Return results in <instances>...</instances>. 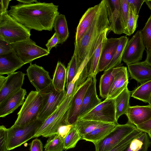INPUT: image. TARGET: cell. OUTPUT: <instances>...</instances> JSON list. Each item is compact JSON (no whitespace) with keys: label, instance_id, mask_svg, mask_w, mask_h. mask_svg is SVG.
<instances>
[{"label":"cell","instance_id":"cell-29","mask_svg":"<svg viewBox=\"0 0 151 151\" xmlns=\"http://www.w3.org/2000/svg\"><path fill=\"white\" fill-rule=\"evenodd\" d=\"M53 27L58 37L59 44H62L66 40L69 35L67 22L64 15L60 14L56 17Z\"/></svg>","mask_w":151,"mask_h":151},{"label":"cell","instance_id":"cell-34","mask_svg":"<svg viewBox=\"0 0 151 151\" xmlns=\"http://www.w3.org/2000/svg\"><path fill=\"white\" fill-rule=\"evenodd\" d=\"M44 151H63L64 138L56 134L49 137L44 146Z\"/></svg>","mask_w":151,"mask_h":151},{"label":"cell","instance_id":"cell-14","mask_svg":"<svg viewBox=\"0 0 151 151\" xmlns=\"http://www.w3.org/2000/svg\"><path fill=\"white\" fill-rule=\"evenodd\" d=\"M66 91L58 92L54 89L46 93L43 106L38 115V119L44 122L58 108L64 99Z\"/></svg>","mask_w":151,"mask_h":151},{"label":"cell","instance_id":"cell-52","mask_svg":"<svg viewBox=\"0 0 151 151\" xmlns=\"http://www.w3.org/2000/svg\"><path fill=\"white\" fill-rule=\"evenodd\" d=\"M149 137L151 139V130L147 133Z\"/></svg>","mask_w":151,"mask_h":151},{"label":"cell","instance_id":"cell-49","mask_svg":"<svg viewBox=\"0 0 151 151\" xmlns=\"http://www.w3.org/2000/svg\"><path fill=\"white\" fill-rule=\"evenodd\" d=\"M147 55L145 60L143 62L151 66V50H146Z\"/></svg>","mask_w":151,"mask_h":151},{"label":"cell","instance_id":"cell-37","mask_svg":"<svg viewBox=\"0 0 151 151\" xmlns=\"http://www.w3.org/2000/svg\"><path fill=\"white\" fill-rule=\"evenodd\" d=\"M79 68L76 55L73 53L66 68V88L74 78L78 72Z\"/></svg>","mask_w":151,"mask_h":151},{"label":"cell","instance_id":"cell-45","mask_svg":"<svg viewBox=\"0 0 151 151\" xmlns=\"http://www.w3.org/2000/svg\"><path fill=\"white\" fill-rule=\"evenodd\" d=\"M72 125L66 124L61 125L58 128L56 134L64 138L70 130Z\"/></svg>","mask_w":151,"mask_h":151},{"label":"cell","instance_id":"cell-23","mask_svg":"<svg viewBox=\"0 0 151 151\" xmlns=\"http://www.w3.org/2000/svg\"><path fill=\"white\" fill-rule=\"evenodd\" d=\"M131 79L141 84L151 80V66L139 61L127 65Z\"/></svg>","mask_w":151,"mask_h":151},{"label":"cell","instance_id":"cell-30","mask_svg":"<svg viewBox=\"0 0 151 151\" xmlns=\"http://www.w3.org/2000/svg\"><path fill=\"white\" fill-rule=\"evenodd\" d=\"M150 144L147 133L143 132L122 151H147Z\"/></svg>","mask_w":151,"mask_h":151},{"label":"cell","instance_id":"cell-35","mask_svg":"<svg viewBox=\"0 0 151 151\" xmlns=\"http://www.w3.org/2000/svg\"><path fill=\"white\" fill-rule=\"evenodd\" d=\"M81 135L74 125H72L69 132L64 138V150H67L75 147L79 140L81 139Z\"/></svg>","mask_w":151,"mask_h":151},{"label":"cell","instance_id":"cell-19","mask_svg":"<svg viewBox=\"0 0 151 151\" xmlns=\"http://www.w3.org/2000/svg\"><path fill=\"white\" fill-rule=\"evenodd\" d=\"M24 64L13 49L9 52L0 55V75L14 73Z\"/></svg>","mask_w":151,"mask_h":151},{"label":"cell","instance_id":"cell-11","mask_svg":"<svg viewBox=\"0 0 151 151\" xmlns=\"http://www.w3.org/2000/svg\"><path fill=\"white\" fill-rule=\"evenodd\" d=\"M145 47L140 30H138L129 40L124 50L122 61L127 65L139 62L142 59Z\"/></svg>","mask_w":151,"mask_h":151},{"label":"cell","instance_id":"cell-2","mask_svg":"<svg viewBox=\"0 0 151 151\" xmlns=\"http://www.w3.org/2000/svg\"><path fill=\"white\" fill-rule=\"evenodd\" d=\"M102 1L97 17L78 43L75 45L74 53L76 55L79 68L81 65L88 64L94 52L100 36L105 29H109L105 0Z\"/></svg>","mask_w":151,"mask_h":151},{"label":"cell","instance_id":"cell-41","mask_svg":"<svg viewBox=\"0 0 151 151\" xmlns=\"http://www.w3.org/2000/svg\"><path fill=\"white\" fill-rule=\"evenodd\" d=\"M7 129L4 125L0 126V151H7Z\"/></svg>","mask_w":151,"mask_h":151},{"label":"cell","instance_id":"cell-43","mask_svg":"<svg viewBox=\"0 0 151 151\" xmlns=\"http://www.w3.org/2000/svg\"><path fill=\"white\" fill-rule=\"evenodd\" d=\"M13 49L11 44L0 38V55L9 52Z\"/></svg>","mask_w":151,"mask_h":151},{"label":"cell","instance_id":"cell-46","mask_svg":"<svg viewBox=\"0 0 151 151\" xmlns=\"http://www.w3.org/2000/svg\"><path fill=\"white\" fill-rule=\"evenodd\" d=\"M29 145L30 151H43V145L39 139L33 140Z\"/></svg>","mask_w":151,"mask_h":151},{"label":"cell","instance_id":"cell-9","mask_svg":"<svg viewBox=\"0 0 151 151\" xmlns=\"http://www.w3.org/2000/svg\"><path fill=\"white\" fill-rule=\"evenodd\" d=\"M11 45L17 56L25 64L50 53L47 49L37 45L31 39Z\"/></svg>","mask_w":151,"mask_h":151},{"label":"cell","instance_id":"cell-8","mask_svg":"<svg viewBox=\"0 0 151 151\" xmlns=\"http://www.w3.org/2000/svg\"><path fill=\"white\" fill-rule=\"evenodd\" d=\"M26 72L29 80L37 91L46 93L54 90L52 80L49 73L42 67L36 64H31Z\"/></svg>","mask_w":151,"mask_h":151},{"label":"cell","instance_id":"cell-17","mask_svg":"<svg viewBox=\"0 0 151 151\" xmlns=\"http://www.w3.org/2000/svg\"><path fill=\"white\" fill-rule=\"evenodd\" d=\"M96 77L88 88L83 97L78 114V119L92 110L102 101L98 97L96 90Z\"/></svg>","mask_w":151,"mask_h":151},{"label":"cell","instance_id":"cell-21","mask_svg":"<svg viewBox=\"0 0 151 151\" xmlns=\"http://www.w3.org/2000/svg\"><path fill=\"white\" fill-rule=\"evenodd\" d=\"M125 114L128 118V122L136 126L151 118V106L149 104L143 106H130Z\"/></svg>","mask_w":151,"mask_h":151},{"label":"cell","instance_id":"cell-50","mask_svg":"<svg viewBox=\"0 0 151 151\" xmlns=\"http://www.w3.org/2000/svg\"><path fill=\"white\" fill-rule=\"evenodd\" d=\"M17 1H18L19 3L26 4H29L38 2L36 0H17Z\"/></svg>","mask_w":151,"mask_h":151},{"label":"cell","instance_id":"cell-22","mask_svg":"<svg viewBox=\"0 0 151 151\" xmlns=\"http://www.w3.org/2000/svg\"><path fill=\"white\" fill-rule=\"evenodd\" d=\"M128 83L127 67L123 66L122 69L115 74L108 96L105 99H114L127 87Z\"/></svg>","mask_w":151,"mask_h":151},{"label":"cell","instance_id":"cell-36","mask_svg":"<svg viewBox=\"0 0 151 151\" xmlns=\"http://www.w3.org/2000/svg\"><path fill=\"white\" fill-rule=\"evenodd\" d=\"M143 132L137 128H135L119 142L107 151H122Z\"/></svg>","mask_w":151,"mask_h":151},{"label":"cell","instance_id":"cell-53","mask_svg":"<svg viewBox=\"0 0 151 151\" xmlns=\"http://www.w3.org/2000/svg\"><path fill=\"white\" fill-rule=\"evenodd\" d=\"M151 106V96L149 99L148 103Z\"/></svg>","mask_w":151,"mask_h":151},{"label":"cell","instance_id":"cell-1","mask_svg":"<svg viewBox=\"0 0 151 151\" xmlns=\"http://www.w3.org/2000/svg\"><path fill=\"white\" fill-rule=\"evenodd\" d=\"M58 7L52 3L38 2L29 4L19 3L10 6L7 12L30 30L51 31L55 19L59 14Z\"/></svg>","mask_w":151,"mask_h":151},{"label":"cell","instance_id":"cell-33","mask_svg":"<svg viewBox=\"0 0 151 151\" xmlns=\"http://www.w3.org/2000/svg\"><path fill=\"white\" fill-rule=\"evenodd\" d=\"M106 123L89 120L78 119L74 125L82 137Z\"/></svg>","mask_w":151,"mask_h":151},{"label":"cell","instance_id":"cell-20","mask_svg":"<svg viewBox=\"0 0 151 151\" xmlns=\"http://www.w3.org/2000/svg\"><path fill=\"white\" fill-rule=\"evenodd\" d=\"M120 41L119 38H107L100 58L98 73L104 70L111 61Z\"/></svg>","mask_w":151,"mask_h":151},{"label":"cell","instance_id":"cell-4","mask_svg":"<svg viewBox=\"0 0 151 151\" xmlns=\"http://www.w3.org/2000/svg\"><path fill=\"white\" fill-rule=\"evenodd\" d=\"M71 102L70 99L65 97L57 109L43 122L33 138L49 137L56 134L61 125L69 124L68 118Z\"/></svg>","mask_w":151,"mask_h":151},{"label":"cell","instance_id":"cell-13","mask_svg":"<svg viewBox=\"0 0 151 151\" xmlns=\"http://www.w3.org/2000/svg\"><path fill=\"white\" fill-rule=\"evenodd\" d=\"M25 75L21 71L7 75L3 84L0 87V103L22 88Z\"/></svg>","mask_w":151,"mask_h":151},{"label":"cell","instance_id":"cell-31","mask_svg":"<svg viewBox=\"0 0 151 151\" xmlns=\"http://www.w3.org/2000/svg\"><path fill=\"white\" fill-rule=\"evenodd\" d=\"M151 96V80L141 84L133 90L131 96L145 103H148Z\"/></svg>","mask_w":151,"mask_h":151},{"label":"cell","instance_id":"cell-25","mask_svg":"<svg viewBox=\"0 0 151 151\" xmlns=\"http://www.w3.org/2000/svg\"><path fill=\"white\" fill-rule=\"evenodd\" d=\"M123 67V66L119 65L104 71L100 78L99 85L100 96L102 98L106 99L107 98L115 74Z\"/></svg>","mask_w":151,"mask_h":151},{"label":"cell","instance_id":"cell-28","mask_svg":"<svg viewBox=\"0 0 151 151\" xmlns=\"http://www.w3.org/2000/svg\"><path fill=\"white\" fill-rule=\"evenodd\" d=\"M131 92L128 87L126 88L114 99L116 118L118 120L122 115L125 114L129 106V101Z\"/></svg>","mask_w":151,"mask_h":151},{"label":"cell","instance_id":"cell-18","mask_svg":"<svg viewBox=\"0 0 151 151\" xmlns=\"http://www.w3.org/2000/svg\"><path fill=\"white\" fill-rule=\"evenodd\" d=\"M26 93V90L22 88L0 103V117H5L22 105Z\"/></svg>","mask_w":151,"mask_h":151},{"label":"cell","instance_id":"cell-44","mask_svg":"<svg viewBox=\"0 0 151 151\" xmlns=\"http://www.w3.org/2000/svg\"><path fill=\"white\" fill-rule=\"evenodd\" d=\"M59 39L57 33L55 32L53 36L48 41L45 45L47 50L50 52L53 47H56L59 44Z\"/></svg>","mask_w":151,"mask_h":151},{"label":"cell","instance_id":"cell-51","mask_svg":"<svg viewBox=\"0 0 151 151\" xmlns=\"http://www.w3.org/2000/svg\"><path fill=\"white\" fill-rule=\"evenodd\" d=\"M145 2L151 11V0H145Z\"/></svg>","mask_w":151,"mask_h":151},{"label":"cell","instance_id":"cell-48","mask_svg":"<svg viewBox=\"0 0 151 151\" xmlns=\"http://www.w3.org/2000/svg\"><path fill=\"white\" fill-rule=\"evenodd\" d=\"M11 1V0L0 1V14L7 12L8 6Z\"/></svg>","mask_w":151,"mask_h":151},{"label":"cell","instance_id":"cell-12","mask_svg":"<svg viewBox=\"0 0 151 151\" xmlns=\"http://www.w3.org/2000/svg\"><path fill=\"white\" fill-rule=\"evenodd\" d=\"M110 31L120 35L124 33L121 18V0H105Z\"/></svg>","mask_w":151,"mask_h":151},{"label":"cell","instance_id":"cell-42","mask_svg":"<svg viewBox=\"0 0 151 151\" xmlns=\"http://www.w3.org/2000/svg\"><path fill=\"white\" fill-rule=\"evenodd\" d=\"M145 0H127L128 5L134 12L139 15L140 8Z\"/></svg>","mask_w":151,"mask_h":151},{"label":"cell","instance_id":"cell-6","mask_svg":"<svg viewBox=\"0 0 151 151\" xmlns=\"http://www.w3.org/2000/svg\"><path fill=\"white\" fill-rule=\"evenodd\" d=\"M43 122L37 119L22 127L12 126L7 129V141L8 150H11L19 147L33 138Z\"/></svg>","mask_w":151,"mask_h":151},{"label":"cell","instance_id":"cell-7","mask_svg":"<svg viewBox=\"0 0 151 151\" xmlns=\"http://www.w3.org/2000/svg\"><path fill=\"white\" fill-rule=\"evenodd\" d=\"M78 119L119 124L116 118L114 99H105L92 110Z\"/></svg>","mask_w":151,"mask_h":151},{"label":"cell","instance_id":"cell-27","mask_svg":"<svg viewBox=\"0 0 151 151\" xmlns=\"http://www.w3.org/2000/svg\"><path fill=\"white\" fill-rule=\"evenodd\" d=\"M52 83L54 90L60 92L64 91L67 80L66 68L60 61H58L54 72Z\"/></svg>","mask_w":151,"mask_h":151},{"label":"cell","instance_id":"cell-47","mask_svg":"<svg viewBox=\"0 0 151 151\" xmlns=\"http://www.w3.org/2000/svg\"><path fill=\"white\" fill-rule=\"evenodd\" d=\"M135 126L142 132L147 133L151 130V118L147 121Z\"/></svg>","mask_w":151,"mask_h":151},{"label":"cell","instance_id":"cell-39","mask_svg":"<svg viewBox=\"0 0 151 151\" xmlns=\"http://www.w3.org/2000/svg\"><path fill=\"white\" fill-rule=\"evenodd\" d=\"M129 16L128 25L125 34L126 35L130 36L134 33L137 27V22L139 15H137L129 6Z\"/></svg>","mask_w":151,"mask_h":151},{"label":"cell","instance_id":"cell-26","mask_svg":"<svg viewBox=\"0 0 151 151\" xmlns=\"http://www.w3.org/2000/svg\"><path fill=\"white\" fill-rule=\"evenodd\" d=\"M117 125L113 123H106L83 136L81 139L92 142L93 144L96 143L105 138Z\"/></svg>","mask_w":151,"mask_h":151},{"label":"cell","instance_id":"cell-32","mask_svg":"<svg viewBox=\"0 0 151 151\" xmlns=\"http://www.w3.org/2000/svg\"><path fill=\"white\" fill-rule=\"evenodd\" d=\"M129 38L127 36L120 37L118 45L111 63L105 69L104 71H107L120 65L122 61L123 55Z\"/></svg>","mask_w":151,"mask_h":151},{"label":"cell","instance_id":"cell-38","mask_svg":"<svg viewBox=\"0 0 151 151\" xmlns=\"http://www.w3.org/2000/svg\"><path fill=\"white\" fill-rule=\"evenodd\" d=\"M142 40L147 50H151V14L145 26L140 30Z\"/></svg>","mask_w":151,"mask_h":151},{"label":"cell","instance_id":"cell-40","mask_svg":"<svg viewBox=\"0 0 151 151\" xmlns=\"http://www.w3.org/2000/svg\"><path fill=\"white\" fill-rule=\"evenodd\" d=\"M121 21L125 34L127 27L129 16V8L127 0H121Z\"/></svg>","mask_w":151,"mask_h":151},{"label":"cell","instance_id":"cell-16","mask_svg":"<svg viewBox=\"0 0 151 151\" xmlns=\"http://www.w3.org/2000/svg\"><path fill=\"white\" fill-rule=\"evenodd\" d=\"M93 77L89 75L74 95L70 106L68 118V123L73 125L78 119V114L85 94L93 80Z\"/></svg>","mask_w":151,"mask_h":151},{"label":"cell","instance_id":"cell-24","mask_svg":"<svg viewBox=\"0 0 151 151\" xmlns=\"http://www.w3.org/2000/svg\"><path fill=\"white\" fill-rule=\"evenodd\" d=\"M110 32L109 28L105 29L100 36L95 50L91 59L90 66L88 71L89 75L96 77L100 58L102 50L107 39L108 34Z\"/></svg>","mask_w":151,"mask_h":151},{"label":"cell","instance_id":"cell-3","mask_svg":"<svg viewBox=\"0 0 151 151\" xmlns=\"http://www.w3.org/2000/svg\"><path fill=\"white\" fill-rule=\"evenodd\" d=\"M46 93H41L36 91L30 92L18 113L16 121L12 126L22 127L37 119L44 103Z\"/></svg>","mask_w":151,"mask_h":151},{"label":"cell","instance_id":"cell-15","mask_svg":"<svg viewBox=\"0 0 151 151\" xmlns=\"http://www.w3.org/2000/svg\"><path fill=\"white\" fill-rule=\"evenodd\" d=\"M99 4L88 8L81 18L76 28L75 45H77L99 14L102 4Z\"/></svg>","mask_w":151,"mask_h":151},{"label":"cell","instance_id":"cell-10","mask_svg":"<svg viewBox=\"0 0 151 151\" xmlns=\"http://www.w3.org/2000/svg\"><path fill=\"white\" fill-rule=\"evenodd\" d=\"M136 127L129 122L118 124L105 138L94 144L95 151H107L113 147Z\"/></svg>","mask_w":151,"mask_h":151},{"label":"cell","instance_id":"cell-5","mask_svg":"<svg viewBox=\"0 0 151 151\" xmlns=\"http://www.w3.org/2000/svg\"><path fill=\"white\" fill-rule=\"evenodd\" d=\"M30 30L7 12L0 14V38L9 43L12 44L30 39Z\"/></svg>","mask_w":151,"mask_h":151}]
</instances>
